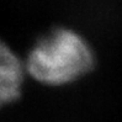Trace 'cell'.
Returning a JSON list of instances; mask_svg holds the SVG:
<instances>
[{
	"mask_svg": "<svg viewBox=\"0 0 122 122\" xmlns=\"http://www.w3.org/2000/svg\"><path fill=\"white\" fill-rule=\"evenodd\" d=\"M25 74V62L0 38V109L15 102L21 96Z\"/></svg>",
	"mask_w": 122,
	"mask_h": 122,
	"instance_id": "obj_2",
	"label": "cell"
},
{
	"mask_svg": "<svg viewBox=\"0 0 122 122\" xmlns=\"http://www.w3.org/2000/svg\"><path fill=\"white\" fill-rule=\"evenodd\" d=\"M26 73L48 86H64L80 80L95 67V53L81 33L70 27H54L37 38L25 59Z\"/></svg>",
	"mask_w": 122,
	"mask_h": 122,
	"instance_id": "obj_1",
	"label": "cell"
}]
</instances>
